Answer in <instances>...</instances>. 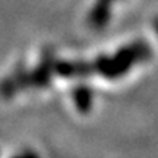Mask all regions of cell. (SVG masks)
Returning a JSON list of instances; mask_svg holds the SVG:
<instances>
[{
  "label": "cell",
  "instance_id": "1",
  "mask_svg": "<svg viewBox=\"0 0 158 158\" xmlns=\"http://www.w3.org/2000/svg\"><path fill=\"white\" fill-rule=\"evenodd\" d=\"M108 9H110V0H98L95 10H92L91 13V19L94 21V23L102 25L106 22L108 16Z\"/></svg>",
  "mask_w": 158,
  "mask_h": 158
},
{
  "label": "cell",
  "instance_id": "2",
  "mask_svg": "<svg viewBox=\"0 0 158 158\" xmlns=\"http://www.w3.org/2000/svg\"><path fill=\"white\" fill-rule=\"evenodd\" d=\"M136 51H139V48L138 50H132V48H127L126 51H123L120 56H118V59L122 60V63H123L124 66H127V63H132L133 62V57H135V53ZM117 63V60H113L111 62V64H108L107 69H104V73H110V75H117L118 73V66L120 64H116Z\"/></svg>",
  "mask_w": 158,
  "mask_h": 158
},
{
  "label": "cell",
  "instance_id": "3",
  "mask_svg": "<svg viewBox=\"0 0 158 158\" xmlns=\"http://www.w3.org/2000/svg\"><path fill=\"white\" fill-rule=\"evenodd\" d=\"M157 28H158V22H157ZM157 31H158V29H157Z\"/></svg>",
  "mask_w": 158,
  "mask_h": 158
}]
</instances>
